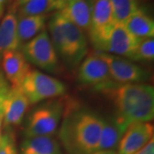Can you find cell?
Wrapping results in <instances>:
<instances>
[{
	"label": "cell",
	"mask_w": 154,
	"mask_h": 154,
	"mask_svg": "<svg viewBox=\"0 0 154 154\" xmlns=\"http://www.w3.org/2000/svg\"><path fill=\"white\" fill-rule=\"evenodd\" d=\"M11 85L7 82L3 72L0 71V139L2 136L3 120H4V105Z\"/></svg>",
	"instance_id": "obj_24"
},
{
	"label": "cell",
	"mask_w": 154,
	"mask_h": 154,
	"mask_svg": "<svg viewBox=\"0 0 154 154\" xmlns=\"http://www.w3.org/2000/svg\"><path fill=\"white\" fill-rule=\"evenodd\" d=\"M107 64L110 76L118 84H135L148 82L150 72L125 57L96 51Z\"/></svg>",
	"instance_id": "obj_9"
},
{
	"label": "cell",
	"mask_w": 154,
	"mask_h": 154,
	"mask_svg": "<svg viewBox=\"0 0 154 154\" xmlns=\"http://www.w3.org/2000/svg\"><path fill=\"white\" fill-rule=\"evenodd\" d=\"M20 51L28 63L51 74H57L60 71L61 62L47 31H42L22 45Z\"/></svg>",
	"instance_id": "obj_6"
},
{
	"label": "cell",
	"mask_w": 154,
	"mask_h": 154,
	"mask_svg": "<svg viewBox=\"0 0 154 154\" xmlns=\"http://www.w3.org/2000/svg\"><path fill=\"white\" fill-rule=\"evenodd\" d=\"M49 15L17 17V35L20 43L28 41L44 31Z\"/></svg>",
	"instance_id": "obj_19"
},
{
	"label": "cell",
	"mask_w": 154,
	"mask_h": 154,
	"mask_svg": "<svg viewBox=\"0 0 154 154\" xmlns=\"http://www.w3.org/2000/svg\"><path fill=\"white\" fill-rule=\"evenodd\" d=\"M59 11L83 32H88L91 22L92 4L88 0H65L64 5Z\"/></svg>",
	"instance_id": "obj_16"
},
{
	"label": "cell",
	"mask_w": 154,
	"mask_h": 154,
	"mask_svg": "<svg viewBox=\"0 0 154 154\" xmlns=\"http://www.w3.org/2000/svg\"><path fill=\"white\" fill-rule=\"evenodd\" d=\"M29 106L28 98L21 87L10 88L4 105V130H12L20 126Z\"/></svg>",
	"instance_id": "obj_10"
},
{
	"label": "cell",
	"mask_w": 154,
	"mask_h": 154,
	"mask_svg": "<svg viewBox=\"0 0 154 154\" xmlns=\"http://www.w3.org/2000/svg\"><path fill=\"white\" fill-rule=\"evenodd\" d=\"M110 2L114 22L118 24H124L140 8L139 0H110Z\"/></svg>",
	"instance_id": "obj_21"
},
{
	"label": "cell",
	"mask_w": 154,
	"mask_h": 154,
	"mask_svg": "<svg viewBox=\"0 0 154 154\" xmlns=\"http://www.w3.org/2000/svg\"><path fill=\"white\" fill-rule=\"evenodd\" d=\"M140 40L129 33L123 24L116 23L106 38L102 52L129 59Z\"/></svg>",
	"instance_id": "obj_12"
},
{
	"label": "cell",
	"mask_w": 154,
	"mask_h": 154,
	"mask_svg": "<svg viewBox=\"0 0 154 154\" xmlns=\"http://www.w3.org/2000/svg\"><path fill=\"white\" fill-rule=\"evenodd\" d=\"M154 59L153 38L141 39L134 49L129 60L133 62H152Z\"/></svg>",
	"instance_id": "obj_22"
},
{
	"label": "cell",
	"mask_w": 154,
	"mask_h": 154,
	"mask_svg": "<svg viewBox=\"0 0 154 154\" xmlns=\"http://www.w3.org/2000/svg\"><path fill=\"white\" fill-rule=\"evenodd\" d=\"M154 127L151 122H136L129 125L117 146V154H134L153 138Z\"/></svg>",
	"instance_id": "obj_11"
},
{
	"label": "cell",
	"mask_w": 154,
	"mask_h": 154,
	"mask_svg": "<svg viewBox=\"0 0 154 154\" xmlns=\"http://www.w3.org/2000/svg\"><path fill=\"white\" fill-rule=\"evenodd\" d=\"M3 74L11 88L21 87L24 78L31 70L30 64L20 50L8 51L1 59Z\"/></svg>",
	"instance_id": "obj_13"
},
{
	"label": "cell",
	"mask_w": 154,
	"mask_h": 154,
	"mask_svg": "<svg viewBox=\"0 0 154 154\" xmlns=\"http://www.w3.org/2000/svg\"><path fill=\"white\" fill-rule=\"evenodd\" d=\"M4 11H5V9L0 10V22H1V20H2V17L4 16Z\"/></svg>",
	"instance_id": "obj_29"
},
{
	"label": "cell",
	"mask_w": 154,
	"mask_h": 154,
	"mask_svg": "<svg viewBox=\"0 0 154 154\" xmlns=\"http://www.w3.org/2000/svg\"><path fill=\"white\" fill-rule=\"evenodd\" d=\"M65 0H28L18 9L17 17L49 15L51 12L61 11Z\"/></svg>",
	"instance_id": "obj_20"
},
{
	"label": "cell",
	"mask_w": 154,
	"mask_h": 154,
	"mask_svg": "<svg viewBox=\"0 0 154 154\" xmlns=\"http://www.w3.org/2000/svg\"><path fill=\"white\" fill-rule=\"evenodd\" d=\"M77 69L79 83L97 92L104 94L118 84L113 81L107 64L96 51L86 56Z\"/></svg>",
	"instance_id": "obj_7"
},
{
	"label": "cell",
	"mask_w": 154,
	"mask_h": 154,
	"mask_svg": "<svg viewBox=\"0 0 154 154\" xmlns=\"http://www.w3.org/2000/svg\"><path fill=\"white\" fill-rule=\"evenodd\" d=\"M134 154H154V140L153 138L146 144L143 148Z\"/></svg>",
	"instance_id": "obj_25"
},
{
	"label": "cell",
	"mask_w": 154,
	"mask_h": 154,
	"mask_svg": "<svg viewBox=\"0 0 154 154\" xmlns=\"http://www.w3.org/2000/svg\"><path fill=\"white\" fill-rule=\"evenodd\" d=\"M28 1V0H15V1H14V5H13L12 8H11V9L17 11L21 6H22L23 5H25Z\"/></svg>",
	"instance_id": "obj_26"
},
{
	"label": "cell",
	"mask_w": 154,
	"mask_h": 154,
	"mask_svg": "<svg viewBox=\"0 0 154 154\" xmlns=\"http://www.w3.org/2000/svg\"><path fill=\"white\" fill-rule=\"evenodd\" d=\"M104 94L116 107V115L128 126L150 122L154 116V89L146 83L117 84Z\"/></svg>",
	"instance_id": "obj_2"
},
{
	"label": "cell",
	"mask_w": 154,
	"mask_h": 154,
	"mask_svg": "<svg viewBox=\"0 0 154 154\" xmlns=\"http://www.w3.org/2000/svg\"><path fill=\"white\" fill-rule=\"evenodd\" d=\"M19 154H63L59 141L53 136L26 138L20 146Z\"/></svg>",
	"instance_id": "obj_17"
},
{
	"label": "cell",
	"mask_w": 154,
	"mask_h": 154,
	"mask_svg": "<svg viewBox=\"0 0 154 154\" xmlns=\"http://www.w3.org/2000/svg\"><path fill=\"white\" fill-rule=\"evenodd\" d=\"M49 37L60 62L74 71L88 53V38L81 28L57 11L48 21Z\"/></svg>",
	"instance_id": "obj_3"
},
{
	"label": "cell",
	"mask_w": 154,
	"mask_h": 154,
	"mask_svg": "<svg viewBox=\"0 0 154 154\" xmlns=\"http://www.w3.org/2000/svg\"><path fill=\"white\" fill-rule=\"evenodd\" d=\"M0 154H19L12 130H5L0 139Z\"/></svg>",
	"instance_id": "obj_23"
},
{
	"label": "cell",
	"mask_w": 154,
	"mask_h": 154,
	"mask_svg": "<svg viewBox=\"0 0 154 154\" xmlns=\"http://www.w3.org/2000/svg\"><path fill=\"white\" fill-rule=\"evenodd\" d=\"M98 151L116 150L128 125L117 116L110 115L103 117Z\"/></svg>",
	"instance_id": "obj_14"
},
{
	"label": "cell",
	"mask_w": 154,
	"mask_h": 154,
	"mask_svg": "<svg viewBox=\"0 0 154 154\" xmlns=\"http://www.w3.org/2000/svg\"><path fill=\"white\" fill-rule=\"evenodd\" d=\"M64 114L61 99H49L37 104L26 114L23 120L24 139L37 136H53Z\"/></svg>",
	"instance_id": "obj_4"
},
{
	"label": "cell",
	"mask_w": 154,
	"mask_h": 154,
	"mask_svg": "<svg viewBox=\"0 0 154 154\" xmlns=\"http://www.w3.org/2000/svg\"><path fill=\"white\" fill-rule=\"evenodd\" d=\"M21 45L17 35V11L10 9L0 22V63L5 52L20 50Z\"/></svg>",
	"instance_id": "obj_15"
},
{
	"label": "cell",
	"mask_w": 154,
	"mask_h": 154,
	"mask_svg": "<svg viewBox=\"0 0 154 154\" xmlns=\"http://www.w3.org/2000/svg\"><path fill=\"white\" fill-rule=\"evenodd\" d=\"M103 118L87 108H73L63 114L58 138L68 154H91L98 151Z\"/></svg>",
	"instance_id": "obj_1"
},
{
	"label": "cell",
	"mask_w": 154,
	"mask_h": 154,
	"mask_svg": "<svg viewBox=\"0 0 154 154\" xmlns=\"http://www.w3.org/2000/svg\"><path fill=\"white\" fill-rule=\"evenodd\" d=\"M8 0H0V10L5 9V5Z\"/></svg>",
	"instance_id": "obj_28"
},
{
	"label": "cell",
	"mask_w": 154,
	"mask_h": 154,
	"mask_svg": "<svg viewBox=\"0 0 154 154\" xmlns=\"http://www.w3.org/2000/svg\"><path fill=\"white\" fill-rule=\"evenodd\" d=\"M123 25L129 33L139 39L153 38V20L140 8L133 13Z\"/></svg>",
	"instance_id": "obj_18"
},
{
	"label": "cell",
	"mask_w": 154,
	"mask_h": 154,
	"mask_svg": "<svg viewBox=\"0 0 154 154\" xmlns=\"http://www.w3.org/2000/svg\"><path fill=\"white\" fill-rule=\"evenodd\" d=\"M21 88L29 105H37L46 99H56L66 94V85L55 77L31 69L24 78Z\"/></svg>",
	"instance_id": "obj_5"
},
{
	"label": "cell",
	"mask_w": 154,
	"mask_h": 154,
	"mask_svg": "<svg viewBox=\"0 0 154 154\" xmlns=\"http://www.w3.org/2000/svg\"><path fill=\"white\" fill-rule=\"evenodd\" d=\"M91 154H117L116 150H105V151H96Z\"/></svg>",
	"instance_id": "obj_27"
},
{
	"label": "cell",
	"mask_w": 154,
	"mask_h": 154,
	"mask_svg": "<svg viewBox=\"0 0 154 154\" xmlns=\"http://www.w3.org/2000/svg\"><path fill=\"white\" fill-rule=\"evenodd\" d=\"M115 24L110 0H94L88 33L95 51H103L106 38Z\"/></svg>",
	"instance_id": "obj_8"
}]
</instances>
